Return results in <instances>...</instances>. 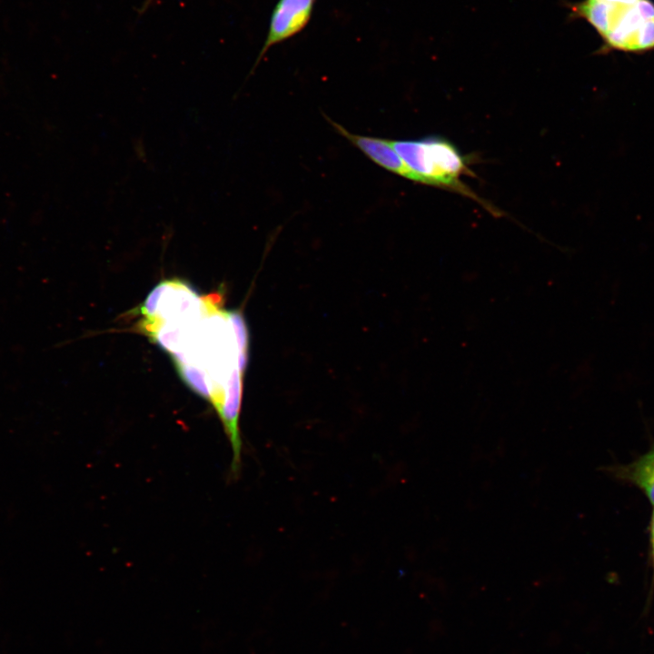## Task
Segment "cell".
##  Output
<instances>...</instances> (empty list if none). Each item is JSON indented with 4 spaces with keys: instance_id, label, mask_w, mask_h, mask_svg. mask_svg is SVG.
<instances>
[{
    "instance_id": "6",
    "label": "cell",
    "mask_w": 654,
    "mask_h": 654,
    "mask_svg": "<svg viewBox=\"0 0 654 654\" xmlns=\"http://www.w3.org/2000/svg\"><path fill=\"white\" fill-rule=\"evenodd\" d=\"M609 471L618 480L639 488L654 506V444L632 462L613 466Z\"/></svg>"
},
{
    "instance_id": "8",
    "label": "cell",
    "mask_w": 654,
    "mask_h": 654,
    "mask_svg": "<svg viewBox=\"0 0 654 654\" xmlns=\"http://www.w3.org/2000/svg\"><path fill=\"white\" fill-rule=\"evenodd\" d=\"M651 557H652V562H653V568H654V537H651Z\"/></svg>"
},
{
    "instance_id": "4",
    "label": "cell",
    "mask_w": 654,
    "mask_h": 654,
    "mask_svg": "<svg viewBox=\"0 0 654 654\" xmlns=\"http://www.w3.org/2000/svg\"><path fill=\"white\" fill-rule=\"evenodd\" d=\"M314 0H279L274 6L269 24L268 34L255 63L274 45L300 33L311 19Z\"/></svg>"
},
{
    "instance_id": "5",
    "label": "cell",
    "mask_w": 654,
    "mask_h": 654,
    "mask_svg": "<svg viewBox=\"0 0 654 654\" xmlns=\"http://www.w3.org/2000/svg\"><path fill=\"white\" fill-rule=\"evenodd\" d=\"M326 119L336 132L344 136L374 163L395 174L418 183L417 176L393 149L390 140L352 134L329 117H326Z\"/></svg>"
},
{
    "instance_id": "3",
    "label": "cell",
    "mask_w": 654,
    "mask_h": 654,
    "mask_svg": "<svg viewBox=\"0 0 654 654\" xmlns=\"http://www.w3.org/2000/svg\"><path fill=\"white\" fill-rule=\"evenodd\" d=\"M390 143L417 176L419 183L455 191L493 211L462 183L461 177L471 172L464 156L450 141L428 136L419 140H390Z\"/></svg>"
},
{
    "instance_id": "7",
    "label": "cell",
    "mask_w": 654,
    "mask_h": 654,
    "mask_svg": "<svg viewBox=\"0 0 654 654\" xmlns=\"http://www.w3.org/2000/svg\"><path fill=\"white\" fill-rule=\"evenodd\" d=\"M649 532H650V536L654 537V506H653V510H652V514H651V518H650Z\"/></svg>"
},
{
    "instance_id": "2",
    "label": "cell",
    "mask_w": 654,
    "mask_h": 654,
    "mask_svg": "<svg viewBox=\"0 0 654 654\" xmlns=\"http://www.w3.org/2000/svg\"><path fill=\"white\" fill-rule=\"evenodd\" d=\"M569 7L572 17L587 21L596 30L604 50H654L652 0H582Z\"/></svg>"
},
{
    "instance_id": "1",
    "label": "cell",
    "mask_w": 654,
    "mask_h": 654,
    "mask_svg": "<svg viewBox=\"0 0 654 654\" xmlns=\"http://www.w3.org/2000/svg\"><path fill=\"white\" fill-rule=\"evenodd\" d=\"M222 293L199 295L179 280L158 284L140 308L139 330L165 350L183 381L215 410L233 452L242 462L240 415L249 332L240 311Z\"/></svg>"
}]
</instances>
